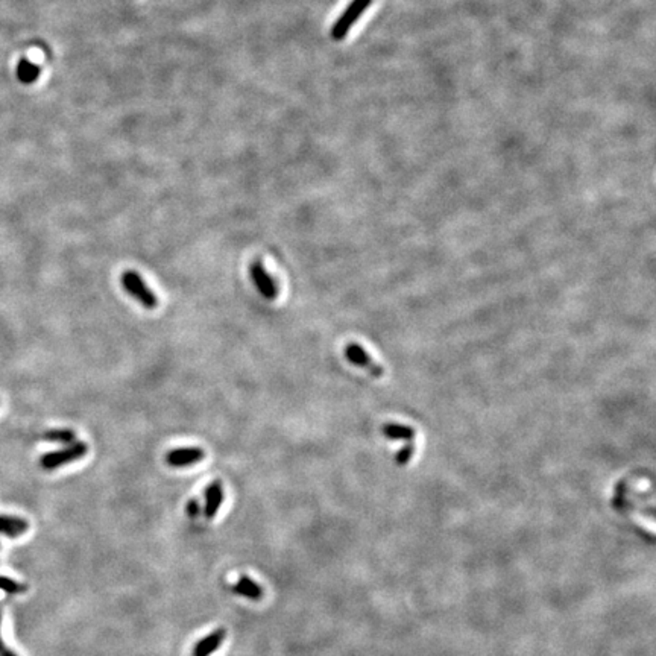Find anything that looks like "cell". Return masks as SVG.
Here are the masks:
<instances>
[{
    "mask_svg": "<svg viewBox=\"0 0 656 656\" xmlns=\"http://www.w3.org/2000/svg\"><path fill=\"white\" fill-rule=\"evenodd\" d=\"M225 494L221 482H211L206 488V504H203V515L207 518H214L219 512L223 503Z\"/></svg>",
    "mask_w": 656,
    "mask_h": 656,
    "instance_id": "7",
    "label": "cell"
},
{
    "mask_svg": "<svg viewBox=\"0 0 656 656\" xmlns=\"http://www.w3.org/2000/svg\"><path fill=\"white\" fill-rule=\"evenodd\" d=\"M413 453H415V445L413 444H407L403 450H400V453L397 455V465H400V467L407 465V463L411 462Z\"/></svg>",
    "mask_w": 656,
    "mask_h": 656,
    "instance_id": "15",
    "label": "cell"
},
{
    "mask_svg": "<svg viewBox=\"0 0 656 656\" xmlns=\"http://www.w3.org/2000/svg\"><path fill=\"white\" fill-rule=\"evenodd\" d=\"M44 440H49V443H58V444H73L76 440V433L72 432L69 428H58V430H51V432H46L43 435Z\"/></svg>",
    "mask_w": 656,
    "mask_h": 656,
    "instance_id": "12",
    "label": "cell"
},
{
    "mask_svg": "<svg viewBox=\"0 0 656 656\" xmlns=\"http://www.w3.org/2000/svg\"><path fill=\"white\" fill-rule=\"evenodd\" d=\"M0 590L8 593V594H18V593L26 591V585L16 582V581L9 579V578H4V576H0Z\"/></svg>",
    "mask_w": 656,
    "mask_h": 656,
    "instance_id": "14",
    "label": "cell"
},
{
    "mask_svg": "<svg viewBox=\"0 0 656 656\" xmlns=\"http://www.w3.org/2000/svg\"><path fill=\"white\" fill-rule=\"evenodd\" d=\"M28 529L29 524L23 518L0 515V534L6 535L8 538H18L23 535Z\"/></svg>",
    "mask_w": 656,
    "mask_h": 656,
    "instance_id": "9",
    "label": "cell"
},
{
    "mask_svg": "<svg viewBox=\"0 0 656 656\" xmlns=\"http://www.w3.org/2000/svg\"><path fill=\"white\" fill-rule=\"evenodd\" d=\"M225 635H227L225 629H216L211 632L210 635L196 642L194 652H191V656H210L213 652H216L222 646Z\"/></svg>",
    "mask_w": 656,
    "mask_h": 656,
    "instance_id": "8",
    "label": "cell"
},
{
    "mask_svg": "<svg viewBox=\"0 0 656 656\" xmlns=\"http://www.w3.org/2000/svg\"><path fill=\"white\" fill-rule=\"evenodd\" d=\"M0 623H2V614H0ZM0 656H17L16 652L9 650V649L5 646V642H4L2 637H0Z\"/></svg>",
    "mask_w": 656,
    "mask_h": 656,
    "instance_id": "17",
    "label": "cell"
},
{
    "mask_svg": "<svg viewBox=\"0 0 656 656\" xmlns=\"http://www.w3.org/2000/svg\"><path fill=\"white\" fill-rule=\"evenodd\" d=\"M17 72H18V78H20L21 83L31 84L40 76V67L29 63L28 60H21L20 64H18V70Z\"/></svg>",
    "mask_w": 656,
    "mask_h": 656,
    "instance_id": "13",
    "label": "cell"
},
{
    "mask_svg": "<svg viewBox=\"0 0 656 656\" xmlns=\"http://www.w3.org/2000/svg\"><path fill=\"white\" fill-rule=\"evenodd\" d=\"M345 356L356 366L366 369L374 379H381L384 376V369L379 364H376V361L369 357V354L360 345L357 344L346 345Z\"/></svg>",
    "mask_w": 656,
    "mask_h": 656,
    "instance_id": "6",
    "label": "cell"
},
{
    "mask_svg": "<svg viewBox=\"0 0 656 656\" xmlns=\"http://www.w3.org/2000/svg\"><path fill=\"white\" fill-rule=\"evenodd\" d=\"M250 275L253 280V285L258 290L260 295L263 298L274 301L278 298V286L275 278L268 273V269L265 265L260 262V260H254L250 266Z\"/></svg>",
    "mask_w": 656,
    "mask_h": 656,
    "instance_id": "4",
    "label": "cell"
},
{
    "mask_svg": "<svg viewBox=\"0 0 656 656\" xmlns=\"http://www.w3.org/2000/svg\"><path fill=\"white\" fill-rule=\"evenodd\" d=\"M371 4H372V0H353V2L349 4L348 8L344 11V14L337 18V21L332 29V37L336 41L344 40L348 31L353 28V25L369 8Z\"/></svg>",
    "mask_w": 656,
    "mask_h": 656,
    "instance_id": "3",
    "label": "cell"
},
{
    "mask_svg": "<svg viewBox=\"0 0 656 656\" xmlns=\"http://www.w3.org/2000/svg\"><path fill=\"white\" fill-rule=\"evenodd\" d=\"M120 282L128 295L137 301L146 310H154L158 307V304H160L152 289L146 285L143 277L139 273H135V270H125V273L120 275Z\"/></svg>",
    "mask_w": 656,
    "mask_h": 656,
    "instance_id": "1",
    "label": "cell"
},
{
    "mask_svg": "<svg viewBox=\"0 0 656 656\" xmlns=\"http://www.w3.org/2000/svg\"><path fill=\"white\" fill-rule=\"evenodd\" d=\"M206 459V451L201 447H179L169 451L166 455V463L172 468H186L196 465Z\"/></svg>",
    "mask_w": 656,
    "mask_h": 656,
    "instance_id": "5",
    "label": "cell"
},
{
    "mask_svg": "<svg viewBox=\"0 0 656 656\" xmlns=\"http://www.w3.org/2000/svg\"><path fill=\"white\" fill-rule=\"evenodd\" d=\"M88 453V445L85 443H75L69 444L63 450L52 451V453L43 455L40 459V467L46 471L58 470L61 467L69 465L72 462L83 459Z\"/></svg>",
    "mask_w": 656,
    "mask_h": 656,
    "instance_id": "2",
    "label": "cell"
},
{
    "mask_svg": "<svg viewBox=\"0 0 656 656\" xmlns=\"http://www.w3.org/2000/svg\"><path fill=\"white\" fill-rule=\"evenodd\" d=\"M199 511H201L199 503L196 500H190L187 503V514L190 518H196L199 515Z\"/></svg>",
    "mask_w": 656,
    "mask_h": 656,
    "instance_id": "16",
    "label": "cell"
},
{
    "mask_svg": "<svg viewBox=\"0 0 656 656\" xmlns=\"http://www.w3.org/2000/svg\"><path fill=\"white\" fill-rule=\"evenodd\" d=\"M233 590L236 594L250 598V601H260V598L263 597V588L257 582H254L251 578H248V576H242L233 586Z\"/></svg>",
    "mask_w": 656,
    "mask_h": 656,
    "instance_id": "10",
    "label": "cell"
},
{
    "mask_svg": "<svg viewBox=\"0 0 656 656\" xmlns=\"http://www.w3.org/2000/svg\"><path fill=\"white\" fill-rule=\"evenodd\" d=\"M383 433L386 438L389 439H393V440H401V439H406V440H412L416 435L415 432V428L409 427V425H403V424H397V423H386L383 425Z\"/></svg>",
    "mask_w": 656,
    "mask_h": 656,
    "instance_id": "11",
    "label": "cell"
}]
</instances>
